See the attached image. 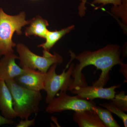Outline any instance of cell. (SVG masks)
Instances as JSON below:
<instances>
[{
    "label": "cell",
    "instance_id": "6da1fadb",
    "mask_svg": "<svg viewBox=\"0 0 127 127\" xmlns=\"http://www.w3.org/2000/svg\"><path fill=\"white\" fill-rule=\"evenodd\" d=\"M121 53L120 46L112 44L94 51L86 50L78 55L70 52L71 61L76 59L79 63L74 66L72 75L73 82L68 90L70 91L76 87L88 86L82 71L84 67L91 65L101 71L100 77L93 83V86L104 87L110 78L109 72L112 68L116 65L120 66L124 64L120 59Z\"/></svg>",
    "mask_w": 127,
    "mask_h": 127
},
{
    "label": "cell",
    "instance_id": "7a4b0ae2",
    "mask_svg": "<svg viewBox=\"0 0 127 127\" xmlns=\"http://www.w3.org/2000/svg\"><path fill=\"white\" fill-rule=\"evenodd\" d=\"M5 82L11 93L13 108L17 117L21 119H27L32 114H37L42 98L40 91L23 87L14 79Z\"/></svg>",
    "mask_w": 127,
    "mask_h": 127
},
{
    "label": "cell",
    "instance_id": "3957f363",
    "mask_svg": "<svg viewBox=\"0 0 127 127\" xmlns=\"http://www.w3.org/2000/svg\"><path fill=\"white\" fill-rule=\"evenodd\" d=\"M26 17L25 12L17 15H10L0 7V58L14 53L13 48L16 45L12 41V36L15 32L17 35H21L22 28L30 24L31 20H26Z\"/></svg>",
    "mask_w": 127,
    "mask_h": 127
},
{
    "label": "cell",
    "instance_id": "277c9868",
    "mask_svg": "<svg viewBox=\"0 0 127 127\" xmlns=\"http://www.w3.org/2000/svg\"><path fill=\"white\" fill-rule=\"evenodd\" d=\"M16 51L20 60L21 67H28L46 73L53 64H61L63 62V57L56 52L53 54L43 50L42 56L35 54L24 44L19 43L16 45Z\"/></svg>",
    "mask_w": 127,
    "mask_h": 127
},
{
    "label": "cell",
    "instance_id": "5b68a950",
    "mask_svg": "<svg viewBox=\"0 0 127 127\" xmlns=\"http://www.w3.org/2000/svg\"><path fill=\"white\" fill-rule=\"evenodd\" d=\"M56 64L50 67L45 73L44 89L46 93L45 102L48 104L51 102L59 91H66L72 84L73 78L71 76L74 68V64H67L65 68L60 74L56 72Z\"/></svg>",
    "mask_w": 127,
    "mask_h": 127
},
{
    "label": "cell",
    "instance_id": "8992f818",
    "mask_svg": "<svg viewBox=\"0 0 127 127\" xmlns=\"http://www.w3.org/2000/svg\"><path fill=\"white\" fill-rule=\"evenodd\" d=\"M45 111L48 113L53 114L66 110L80 112L92 109L96 105L93 100H89L79 97L77 95L71 96L67 94L66 91H61L57 97H55L47 104Z\"/></svg>",
    "mask_w": 127,
    "mask_h": 127
},
{
    "label": "cell",
    "instance_id": "52a82bcc",
    "mask_svg": "<svg viewBox=\"0 0 127 127\" xmlns=\"http://www.w3.org/2000/svg\"><path fill=\"white\" fill-rule=\"evenodd\" d=\"M121 86V84L114 85L108 88L96 86H86L76 87L70 91L73 94L79 97L89 100H93L95 98H100L112 100L116 94L115 90Z\"/></svg>",
    "mask_w": 127,
    "mask_h": 127
},
{
    "label": "cell",
    "instance_id": "ba28073f",
    "mask_svg": "<svg viewBox=\"0 0 127 127\" xmlns=\"http://www.w3.org/2000/svg\"><path fill=\"white\" fill-rule=\"evenodd\" d=\"M24 72L14 80L22 87L32 91L44 90L45 73L28 67H22Z\"/></svg>",
    "mask_w": 127,
    "mask_h": 127
},
{
    "label": "cell",
    "instance_id": "9c48e42d",
    "mask_svg": "<svg viewBox=\"0 0 127 127\" xmlns=\"http://www.w3.org/2000/svg\"><path fill=\"white\" fill-rule=\"evenodd\" d=\"M18 57L14 53L3 56L0 59V80L5 81L14 79L24 72L23 68L16 63Z\"/></svg>",
    "mask_w": 127,
    "mask_h": 127
},
{
    "label": "cell",
    "instance_id": "30bf717a",
    "mask_svg": "<svg viewBox=\"0 0 127 127\" xmlns=\"http://www.w3.org/2000/svg\"><path fill=\"white\" fill-rule=\"evenodd\" d=\"M0 111L2 116L8 119L17 117L13 108L11 93L5 81L0 80Z\"/></svg>",
    "mask_w": 127,
    "mask_h": 127
},
{
    "label": "cell",
    "instance_id": "8fae6325",
    "mask_svg": "<svg viewBox=\"0 0 127 127\" xmlns=\"http://www.w3.org/2000/svg\"><path fill=\"white\" fill-rule=\"evenodd\" d=\"M73 120L80 127H106L92 109L75 112Z\"/></svg>",
    "mask_w": 127,
    "mask_h": 127
},
{
    "label": "cell",
    "instance_id": "7c38bea8",
    "mask_svg": "<svg viewBox=\"0 0 127 127\" xmlns=\"http://www.w3.org/2000/svg\"><path fill=\"white\" fill-rule=\"evenodd\" d=\"M29 26L26 28L25 35L26 36L34 35L45 39L46 34L48 31L47 27L49 26L47 20L39 16L31 20Z\"/></svg>",
    "mask_w": 127,
    "mask_h": 127
},
{
    "label": "cell",
    "instance_id": "4fadbf2b",
    "mask_svg": "<svg viewBox=\"0 0 127 127\" xmlns=\"http://www.w3.org/2000/svg\"><path fill=\"white\" fill-rule=\"evenodd\" d=\"M75 28L74 25H71L60 31H48L45 37V42L40 44L37 47L42 48L43 50L50 51V50L60 39H61L66 34L74 30Z\"/></svg>",
    "mask_w": 127,
    "mask_h": 127
},
{
    "label": "cell",
    "instance_id": "5bb4252c",
    "mask_svg": "<svg viewBox=\"0 0 127 127\" xmlns=\"http://www.w3.org/2000/svg\"><path fill=\"white\" fill-rule=\"evenodd\" d=\"M92 109L97 114L98 117L106 127H120V126L114 118L112 113L106 108H103L95 106L92 107Z\"/></svg>",
    "mask_w": 127,
    "mask_h": 127
},
{
    "label": "cell",
    "instance_id": "9a60e30c",
    "mask_svg": "<svg viewBox=\"0 0 127 127\" xmlns=\"http://www.w3.org/2000/svg\"><path fill=\"white\" fill-rule=\"evenodd\" d=\"M100 106L104 107V108H106L111 112L116 114L122 120L125 127H127V115L121 110L117 106L112 102L108 103H102L99 104Z\"/></svg>",
    "mask_w": 127,
    "mask_h": 127
},
{
    "label": "cell",
    "instance_id": "2e32d148",
    "mask_svg": "<svg viewBox=\"0 0 127 127\" xmlns=\"http://www.w3.org/2000/svg\"><path fill=\"white\" fill-rule=\"evenodd\" d=\"M125 92L122 91L112 99V102L124 112H127V96Z\"/></svg>",
    "mask_w": 127,
    "mask_h": 127
},
{
    "label": "cell",
    "instance_id": "e0dca14e",
    "mask_svg": "<svg viewBox=\"0 0 127 127\" xmlns=\"http://www.w3.org/2000/svg\"><path fill=\"white\" fill-rule=\"evenodd\" d=\"M122 0H94L92 2V5L101 4V6H104L108 4H112L113 6H118L122 4Z\"/></svg>",
    "mask_w": 127,
    "mask_h": 127
},
{
    "label": "cell",
    "instance_id": "ac0fdd59",
    "mask_svg": "<svg viewBox=\"0 0 127 127\" xmlns=\"http://www.w3.org/2000/svg\"><path fill=\"white\" fill-rule=\"evenodd\" d=\"M35 118L30 120L29 119H21L16 125V127H29L35 125Z\"/></svg>",
    "mask_w": 127,
    "mask_h": 127
},
{
    "label": "cell",
    "instance_id": "d6986e66",
    "mask_svg": "<svg viewBox=\"0 0 127 127\" xmlns=\"http://www.w3.org/2000/svg\"><path fill=\"white\" fill-rule=\"evenodd\" d=\"M87 0H81L78 7V14L81 17L84 16L86 14L87 8L86 4Z\"/></svg>",
    "mask_w": 127,
    "mask_h": 127
},
{
    "label": "cell",
    "instance_id": "ffe728a7",
    "mask_svg": "<svg viewBox=\"0 0 127 127\" xmlns=\"http://www.w3.org/2000/svg\"><path fill=\"white\" fill-rule=\"evenodd\" d=\"M15 123V122L12 119H8L0 115V127L5 125H11Z\"/></svg>",
    "mask_w": 127,
    "mask_h": 127
},
{
    "label": "cell",
    "instance_id": "44dd1931",
    "mask_svg": "<svg viewBox=\"0 0 127 127\" xmlns=\"http://www.w3.org/2000/svg\"><path fill=\"white\" fill-rule=\"evenodd\" d=\"M120 72L122 73L123 75L127 80V64L124 63L120 65Z\"/></svg>",
    "mask_w": 127,
    "mask_h": 127
}]
</instances>
